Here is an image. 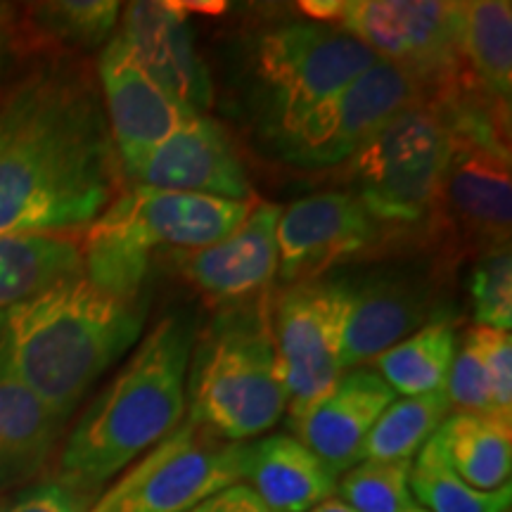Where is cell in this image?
Instances as JSON below:
<instances>
[{
	"instance_id": "cell-1",
	"label": "cell",
	"mask_w": 512,
	"mask_h": 512,
	"mask_svg": "<svg viewBox=\"0 0 512 512\" xmlns=\"http://www.w3.org/2000/svg\"><path fill=\"white\" fill-rule=\"evenodd\" d=\"M121 192L93 76L64 64L27 76L0 107V235L86 228Z\"/></svg>"
},
{
	"instance_id": "cell-2",
	"label": "cell",
	"mask_w": 512,
	"mask_h": 512,
	"mask_svg": "<svg viewBox=\"0 0 512 512\" xmlns=\"http://www.w3.org/2000/svg\"><path fill=\"white\" fill-rule=\"evenodd\" d=\"M192 358V330L164 318L138 342L64 441L57 482L91 496L181 425Z\"/></svg>"
},
{
	"instance_id": "cell-3",
	"label": "cell",
	"mask_w": 512,
	"mask_h": 512,
	"mask_svg": "<svg viewBox=\"0 0 512 512\" xmlns=\"http://www.w3.org/2000/svg\"><path fill=\"white\" fill-rule=\"evenodd\" d=\"M136 299L100 290L86 275L5 311L12 366L62 422L143 335Z\"/></svg>"
},
{
	"instance_id": "cell-4",
	"label": "cell",
	"mask_w": 512,
	"mask_h": 512,
	"mask_svg": "<svg viewBox=\"0 0 512 512\" xmlns=\"http://www.w3.org/2000/svg\"><path fill=\"white\" fill-rule=\"evenodd\" d=\"M254 202L131 185L95 219L81 242L83 275L100 290L136 299L157 249H202L233 233Z\"/></svg>"
},
{
	"instance_id": "cell-5",
	"label": "cell",
	"mask_w": 512,
	"mask_h": 512,
	"mask_svg": "<svg viewBox=\"0 0 512 512\" xmlns=\"http://www.w3.org/2000/svg\"><path fill=\"white\" fill-rule=\"evenodd\" d=\"M185 401L190 422L216 437L249 444L287 413V389L273 339L266 299L207 332L190 358Z\"/></svg>"
},
{
	"instance_id": "cell-6",
	"label": "cell",
	"mask_w": 512,
	"mask_h": 512,
	"mask_svg": "<svg viewBox=\"0 0 512 512\" xmlns=\"http://www.w3.org/2000/svg\"><path fill=\"white\" fill-rule=\"evenodd\" d=\"M446 114L448 164L434 216L465 245L484 252L510 245L512 176L508 110L470 83L432 98Z\"/></svg>"
},
{
	"instance_id": "cell-7",
	"label": "cell",
	"mask_w": 512,
	"mask_h": 512,
	"mask_svg": "<svg viewBox=\"0 0 512 512\" xmlns=\"http://www.w3.org/2000/svg\"><path fill=\"white\" fill-rule=\"evenodd\" d=\"M448 121L439 102L396 114L349 157L351 195L375 223L415 226L434 216L448 164Z\"/></svg>"
},
{
	"instance_id": "cell-8",
	"label": "cell",
	"mask_w": 512,
	"mask_h": 512,
	"mask_svg": "<svg viewBox=\"0 0 512 512\" xmlns=\"http://www.w3.org/2000/svg\"><path fill=\"white\" fill-rule=\"evenodd\" d=\"M313 22L332 24L420 81L434 98L467 79L460 60V3L444 0H304Z\"/></svg>"
},
{
	"instance_id": "cell-9",
	"label": "cell",
	"mask_w": 512,
	"mask_h": 512,
	"mask_svg": "<svg viewBox=\"0 0 512 512\" xmlns=\"http://www.w3.org/2000/svg\"><path fill=\"white\" fill-rule=\"evenodd\" d=\"M380 62L347 31L323 22H290L266 31L256 46L254 72L268 128L283 138L320 102Z\"/></svg>"
},
{
	"instance_id": "cell-10",
	"label": "cell",
	"mask_w": 512,
	"mask_h": 512,
	"mask_svg": "<svg viewBox=\"0 0 512 512\" xmlns=\"http://www.w3.org/2000/svg\"><path fill=\"white\" fill-rule=\"evenodd\" d=\"M247 446L188 420L128 467L88 512H188L223 489L245 484Z\"/></svg>"
},
{
	"instance_id": "cell-11",
	"label": "cell",
	"mask_w": 512,
	"mask_h": 512,
	"mask_svg": "<svg viewBox=\"0 0 512 512\" xmlns=\"http://www.w3.org/2000/svg\"><path fill=\"white\" fill-rule=\"evenodd\" d=\"M425 91L411 74L380 60L320 102L278 143L287 162L297 166L325 169L342 164L389 119L430 100Z\"/></svg>"
},
{
	"instance_id": "cell-12",
	"label": "cell",
	"mask_w": 512,
	"mask_h": 512,
	"mask_svg": "<svg viewBox=\"0 0 512 512\" xmlns=\"http://www.w3.org/2000/svg\"><path fill=\"white\" fill-rule=\"evenodd\" d=\"M342 283H297L275 299L273 339L287 389V415L299 418L347 370L342 366Z\"/></svg>"
},
{
	"instance_id": "cell-13",
	"label": "cell",
	"mask_w": 512,
	"mask_h": 512,
	"mask_svg": "<svg viewBox=\"0 0 512 512\" xmlns=\"http://www.w3.org/2000/svg\"><path fill=\"white\" fill-rule=\"evenodd\" d=\"M131 185L252 202L245 164L223 126L207 114L183 121L124 174Z\"/></svg>"
},
{
	"instance_id": "cell-14",
	"label": "cell",
	"mask_w": 512,
	"mask_h": 512,
	"mask_svg": "<svg viewBox=\"0 0 512 512\" xmlns=\"http://www.w3.org/2000/svg\"><path fill=\"white\" fill-rule=\"evenodd\" d=\"M377 226L351 192H320L280 211L278 273L285 283H309L337 261L375 242Z\"/></svg>"
},
{
	"instance_id": "cell-15",
	"label": "cell",
	"mask_w": 512,
	"mask_h": 512,
	"mask_svg": "<svg viewBox=\"0 0 512 512\" xmlns=\"http://www.w3.org/2000/svg\"><path fill=\"white\" fill-rule=\"evenodd\" d=\"M98 81L121 171L131 169L152 147L195 114L164 93L114 34L102 48Z\"/></svg>"
},
{
	"instance_id": "cell-16",
	"label": "cell",
	"mask_w": 512,
	"mask_h": 512,
	"mask_svg": "<svg viewBox=\"0 0 512 512\" xmlns=\"http://www.w3.org/2000/svg\"><path fill=\"white\" fill-rule=\"evenodd\" d=\"M342 285L344 370L375 361L432 320L434 290L418 275L377 273Z\"/></svg>"
},
{
	"instance_id": "cell-17",
	"label": "cell",
	"mask_w": 512,
	"mask_h": 512,
	"mask_svg": "<svg viewBox=\"0 0 512 512\" xmlns=\"http://www.w3.org/2000/svg\"><path fill=\"white\" fill-rule=\"evenodd\" d=\"M181 3H131L121 10L119 38L147 76L192 114L214 102L209 69L197 55Z\"/></svg>"
},
{
	"instance_id": "cell-18",
	"label": "cell",
	"mask_w": 512,
	"mask_h": 512,
	"mask_svg": "<svg viewBox=\"0 0 512 512\" xmlns=\"http://www.w3.org/2000/svg\"><path fill=\"white\" fill-rule=\"evenodd\" d=\"M280 211V204H254L247 219L223 240L178 254L185 278L219 304L264 294L278 275L275 228Z\"/></svg>"
},
{
	"instance_id": "cell-19",
	"label": "cell",
	"mask_w": 512,
	"mask_h": 512,
	"mask_svg": "<svg viewBox=\"0 0 512 512\" xmlns=\"http://www.w3.org/2000/svg\"><path fill=\"white\" fill-rule=\"evenodd\" d=\"M396 394L373 370H351L318 401L290 422L309 451L323 460L332 475H344L361 458L370 430Z\"/></svg>"
},
{
	"instance_id": "cell-20",
	"label": "cell",
	"mask_w": 512,
	"mask_h": 512,
	"mask_svg": "<svg viewBox=\"0 0 512 512\" xmlns=\"http://www.w3.org/2000/svg\"><path fill=\"white\" fill-rule=\"evenodd\" d=\"M60 427L62 420L12 366L5 311H0V489L29 482L46 467Z\"/></svg>"
},
{
	"instance_id": "cell-21",
	"label": "cell",
	"mask_w": 512,
	"mask_h": 512,
	"mask_svg": "<svg viewBox=\"0 0 512 512\" xmlns=\"http://www.w3.org/2000/svg\"><path fill=\"white\" fill-rule=\"evenodd\" d=\"M245 482L271 512H309L337 491V477L290 434L247 446Z\"/></svg>"
},
{
	"instance_id": "cell-22",
	"label": "cell",
	"mask_w": 512,
	"mask_h": 512,
	"mask_svg": "<svg viewBox=\"0 0 512 512\" xmlns=\"http://www.w3.org/2000/svg\"><path fill=\"white\" fill-rule=\"evenodd\" d=\"M83 275L81 242L62 233L0 235V311Z\"/></svg>"
},
{
	"instance_id": "cell-23",
	"label": "cell",
	"mask_w": 512,
	"mask_h": 512,
	"mask_svg": "<svg viewBox=\"0 0 512 512\" xmlns=\"http://www.w3.org/2000/svg\"><path fill=\"white\" fill-rule=\"evenodd\" d=\"M460 60L467 79L484 98L510 107L512 5L508 0L460 3Z\"/></svg>"
},
{
	"instance_id": "cell-24",
	"label": "cell",
	"mask_w": 512,
	"mask_h": 512,
	"mask_svg": "<svg viewBox=\"0 0 512 512\" xmlns=\"http://www.w3.org/2000/svg\"><path fill=\"white\" fill-rule=\"evenodd\" d=\"M448 465L479 491L510 484L512 418L494 413H456L434 434Z\"/></svg>"
},
{
	"instance_id": "cell-25",
	"label": "cell",
	"mask_w": 512,
	"mask_h": 512,
	"mask_svg": "<svg viewBox=\"0 0 512 512\" xmlns=\"http://www.w3.org/2000/svg\"><path fill=\"white\" fill-rule=\"evenodd\" d=\"M456 354V330L446 316L432 318L418 332L375 358L377 375L394 394L422 396L444 392Z\"/></svg>"
},
{
	"instance_id": "cell-26",
	"label": "cell",
	"mask_w": 512,
	"mask_h": 512,
	"mask_svg": "<svg viewBox=\"0 0 512 512\" xmlns=\"http://www.w3.org/2000/svg\"><path fill=\"white\" fill-rule=\"evenodd\" d=\"M446 392L403 396L394 399L370 430L361 448V460H380V463H413L420 448L430 441L441 422L448 418Z\"/></svg>"
},
{
	"instance_id": "cell-27",
	"label": "cell",
	"mask_w": 512,
	"mask_h": 512,
	"mask_svg": "<svg viewBox=\"0 0 512 512\" xmlns=\"http://www.w3.org/2000/svg\"><path fill=\"white\" fill-rule=\"evenodd\" d=\"M411 496L427 512H510L512 486L479 491L448 465L437 437L411 463Z\"/></svg>"
},
{
	"instance_id": "cell-28",
	"label": "cell",
	"mask_w": 512,
	"mask_h": 512,
	"mask_svg": "<svg viewBox=\"0 0 512 512\" xmlns=\"http://www.w3.org/2000/svg\"><path fill=\"white\" fill-rule=\"evenodd\" d=\"M121 17L117 0H57L29 12L31 34L62 48H98L112 38Z\"/></svg>"
},
{
	"instance_id": "cell-29",
	"label": "cell",
	"mask_w": 512,
	"mask_h": 512,
	"mask_svg": "<svg viewBox=\"0 0 512 512\" xmlns=\"http://www.w3.org/2000/svg\"><path fill=\"white\" fill-rule=\"evenodd\" d=\"M337 491L356 512H403L411 508V463L361 460L344 472Z\"/></svg>"
},
{
	"instance_id": "cell-30",
	"label": "cell",
	"mask_w": 512,
	"mask_h": 512,
	"mask_svg": "<svg viewBox=\"0 0 512 512\" xmlns=\"http://www.w3.org/2000/svg\"><path fill=\"white\" fill-rule=\"evenodd\" d=\"M475 320L482 328H512V256L510 245L484 252L470 278Z\"/></svg>"
},
{
	"instance_id": "cell-31",
	"label": "cell",
	"mask_w": 512,
	"mask_h": 512,
	"mask_svg": "<svg viewBox=\"0 0 512 512\" xmlns=\"http://www.w3.org/2000/svg\"><path fill=\"white\" fill-rule=\"evenodd\" d=\"M448 406L456 408V413H496L494 399H491L489 380L479 361V354L472 342L470 332L463 337V344L453 354L451 370L446 380Z\"/></svg>"
},
{
	"instance_id": "cell-32",
	"label": "cell",
	"mask_w": 512,
	"mask_h": 512,
	"mask_svg": "<svg viewBox=\"0 0 512 512\" xmlns=\"http://www.w3.org/2000/svg\"><path fill=\"white\" fill-rule=\"evenodd\" d=\"M489 380L496 413L512 418V337L508 330L477 328L467 330Z\"/></svg>"
},
{
	"instance_id": "cell-33",
	"label": "cell",
	"mask_w": 512,
	"mask_h": 512,
	"mask_svg": "<svg viewBox=\"0 0 512 512\" xmlns=\"http://www.w3.org/2000/svg\"><path fill=\"white\" fill-rule=\"evenodd\" d=\"M91 496L69 489L60 482H43L22 491L8 512H88Z\"/></svg>"
},
{
	"instance_id": "cell-34",
	"label": "cell",
	"mask_w": 512,
	"mask_h": 512,
	"mask_svg": "<svg viewBox=\"0 0 512 512\" xmlns=\"http://www.w3.org/2000/svg\"><path fill=\"white\" fill-rule=\"evenodd\" d=\"M188 512H271L247 484H235L207 498Z\"/></svg>"
},
{
	"instance_id": "cell-35",
	"label": "cell",
	"mask_w": 512,
	"mask_h": 512,
	"mask_svg": "<svg viewBox=\"0 0 512 512\" xmlns=\"http://www.w3.org/2000/svg\"><path fill=\"white\" fill-rule=\"evenodd\" d=\"M10 36H12L10 15H8V10L0 5V64H3L5 55H8V50H10Z\"/></svg>"
},
{
	"instance_id": "cell-36",
	"label": "cell",
	"mask_w": 512,
	"mask_h": 512,
	"mask_svg": "<svg viewBox=\"0 0 512 512\" xmlns=\"http://www.w3.org/2000/svg\"><path fill=\"white\" fill-rule=\"evenodd\" d=\"M309 512H356L354 508H349L347 503L342 501V498H337V496H332V498H328V501H323V503H318L316 508L313 510H309Z\"/></svg>"
},
{
	"instance_id": "cell-37",
	"label": "cell",
	"mask_w": 512,
	"mask_h": 512,
	"mask_svg": "<svg viewBox=\"0 0 512 512\" xmlns=\"http://www.w3.org/2000/svg\"><path fill=\"white\" fill-rule=\"evenodd\" d=\"M403 512H427V510H422L420 505H411V508H408V510H403Z\"/></svg>"
}]
</instances>
